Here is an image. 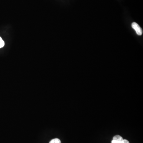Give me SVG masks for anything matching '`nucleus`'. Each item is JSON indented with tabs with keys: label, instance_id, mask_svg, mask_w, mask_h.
<instances>
[{
	"label": "nucleus",
	"instance_id": "1",
	"mask_svg": "<svg viewBox=\"0 0 143 143\" xmlns=\"http://www.w3.org/2000/svg\"><path fill=\"white\" fill-rule=\"evenodd\" d=\"M132 27L135 30L136 34L139 35H142L143 33L142 29L139 26L138 24L136 22H133L132 24Z\"/></svg>",
	"mask_w": 143,
	"mask_h": 143
},
{
	"label": "nucleus",
	"instance_id": "2",
	"mask_svg": "<svg viewBox=\"0 0 143 143\" xmlns=\"http://www.w3.org/2000/svg\"><path fill=\"white\" fill-rule=\"evenodd\" d=\"M123 139L119 135H116L113 138V140L118 141H122Z\"/></svg>",
	"mask_w": 143,
	"mask_h": 143
},
{
	"label": "nucleus",
	"instance_id": "3",
	"mask_svg": "<svg viewBox=\"0 0 143 143\" xmlns=\"http://www.w3.org/2000/svg\"><path fill=\"white\" fill-rule=\"evenodd\" d=\"M49 143H61V141L59 139L55 138L51 140Z\"/></svg>",
	"mask_w": 143,
	"mask_h": 143
},
{
	"label": "nucleus",
	"instance_id": "4",
	"mask_svg": "<svg viewBox=\"0 0 143 143\" xmlns=\"http://www.w3.org/2000/svg\"><path fill=\"white\" fill-rule=\"evenodd\" d=\"M5 45V42L1 37H0V48L3 47Z\"/></svg>",
	"mask_w": 143,
	"mask_h": 143
},
{
	"label": "nucleus",
	"instance_id": "5",
	"mask_svg": "<svg viewBox=\"0 0 143 143\" xmlns=\"http://www.w3.org/2000/svg\"><path fill=\"white\" fill-rule=\"evenodd\" d=\"M111 143H123L122 141H117L114 140H113L111 141Z\"/></svg>",
	"mask_w": 143,
	"mask_h": 143
},
{
	"label": "nucleus",
	"instance_id": "6",
	"mask_svg": "<svg viewBox=\"0 0 143 143\" xmlns=\"http://www.w3.org/2000/svg\"><path fill=\"white\" fill-rule=\"evenodd\" d=\"M123 143H130L129 141L126 140H123L122 141Z\"/></svg>",
	"mask_w": 143,
	"mask_h": 143
}]
</instances>
